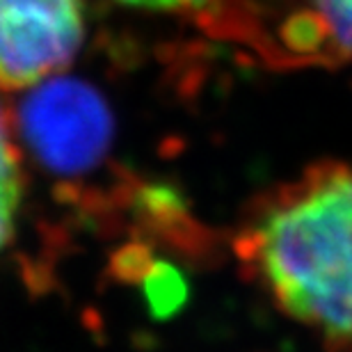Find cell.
<instances>
[{"instance_id":"6da1fadb","label":"cell","mask_w":352,"mask_h":352,"mask_svg":"<svg viewBox=\"0 0 352 352\" xmlns=\"http://www.w3.org/2000/svg\"><path fill=\"white\" fill-rule=\"evenodd\" d=\"M234 254L252 284L325 352H352V165H309L245 213Z\"/></svg>"},{"instance_id":"7a4b0ae2","label":"cell","mask_w":352,"mask_h":352,"mask_svg":"<svg viewBox=\"0 0 352 352\" xmlns=\"http://www.w3.org/2000/svg\"><path fill=\"white\" fill-rule=\"evenodd\" d=\"M19 133L46 170L76 176L103 160L112 140V117L91 87L48 78L21 105Z\"/></svg>"},{"instance_id":"3957f363","label":"cell","mask_w":352,"mask_h":352,"mask_svg":"<svg viewBox=\"0 0 352 352\" xmlns=\"http://www.w3.org/2000/svg\"><path fill=\"white\" fill-rule=\"evenodd\" d=\"M85 39L82 0H0V89L41 85Z\"/></svg>"},{"instance_id":"277c9868","label":"cell","mask_w":352,"mask_h":352,"mask_svg":"<svg viewBox=\"0 0 352 352\" xmlns=\"http://www.w3.org/2000/svg\"><path fill=\"white\" fill-rule=\"evenodd\" d=\"M286 44L295 60L336 65L352 58V0H295Z\"/></svg>"},{"instance_id":"5b68a950","label":"cell","mask_w":352,"mask_h":352,"mask_svg":"<svg viewBox=\"0 0 352 352\" xmlns=\"http://www.w3.org/2000/svg\"><path fill=\"white\" fill-rule=\"evenodd\" d=\"M25 192L23 160L12 124L0 105V254L16 234L21 204Z\"/></svg>"},{"instance_id":"8992f818","label":"cell","mask_w":352,"mask_h":352,"mask_svg":"<svg viewBox=\"0 0 352 352\" xmlns=\"http://www.w3.org/2000/svg\"><path fill=\"white\" fill-rule=\"evenodd\" d=\"M122 5L138 7V10H151V12H183L201 7L206 0H117Z\"/></svg>"}]
</instances>
